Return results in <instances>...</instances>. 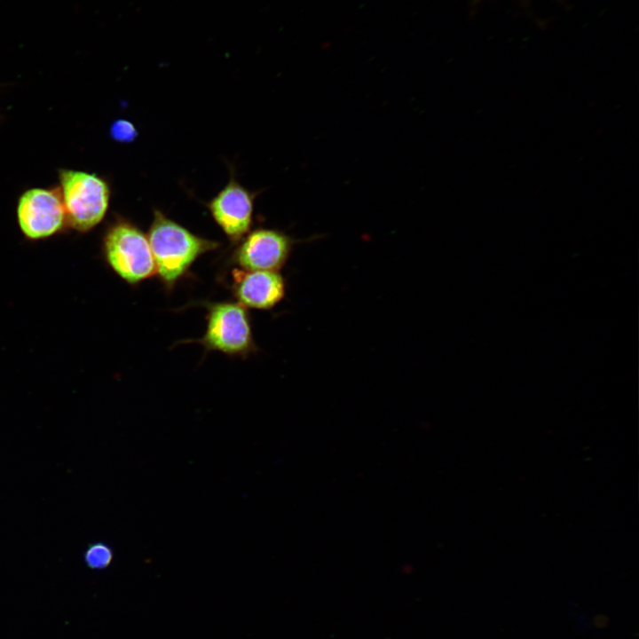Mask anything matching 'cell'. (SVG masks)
Segmentation results:
<instances>
[{"mask_svg":"<svg viewBox=\"0 0 639 639\" xmlns=\"http://www.w3.org/2000/svg\"><path fill=\"white\" fill-rule=\"evenodd\" d=\"M147 238L155 274L169 291L187 274L201 255L220 246L217 241L196 235L158 209L153 211Z\"/></svg>","mask_w":639,"mask_h":639,"instance_id":"6da1fadb","label":"cell"},{"mask_svg":"<svg viewBox=\"0 0 639 639\" xmlns=\"http://www.w3.org/2000/svg\"><path fill=\"white\" fill-rule=\"evenodd\" d=\"M107 265L130 285L155 275V264L147 235L131 220L121 216L107 226L102 239Z\"/></svg>","mask_w":639,"mask_h":639,"instance_id":"7a4b0ae2","label":"cell"},{"mask_svg":"<svg viewBox=\"0 0 639 639\" xmlns=\"http://www.w3.org/2000/svg\"><path fill=\"white\" fill-rule=\"evenodd\" d=\"M59 192L67 225L80 233L96 227L106 217L111 190L107 181L95 173L61 170Z\"/></svg>","mask_w":639,"mask_h":639,"instance_id":"3957f363","label":"cell"},{"mask_svg":"<svg viewBox=\"0 0 639 639\" xmlns=\"http://www.w3.org/2000/svg\"><path fill=\"white\" fill-rule=\"evenodd\" d=\"M206 331L193 341L207 351H217L233 357L246 358L257 351L249 313L238 302L205 303Z\"/></svg>","mask_w":639,"mask_h":639,"instance_id":"277c9868","label":"cell"},{"mask_svg":"<svg viewBox=\"0 0 639 639\" xmlns=\"http://www.w3.org/2000/svg\"><path fill=\"white\" fill-rule=\"evenodd\" d=\"M297 242L279 229L258 227L235 245L231 261L243 270L279 272Z\"/></svg>","mask_w":639,"mask_h":639,"instance_id":"5b68a950","label":"cell"},{"mask_svg":"<svg viewBox=\"0 0 639 639\" xmlns=\"http://www.w3.org/2000/svg\"><path fill=\"white\" fill-rule=\"evenodd\" d=\"M17 221L23 235L31 241L49 238L67 225L59 190L31 188L17 204Z\"/></svg>","mask_w":639,"mask_h":639,"instance_id":"8992f818","label":"cell"},{"mask_svg":"<svg viewBox=\"0 0 639 639\" xmlns=\"http://www.w3.org/2000/svg\"><path fill=\"white\" fill-rule=\"evenodd\" d=\"M259 193L243 186L232 172L227 184L206 203L211 217L233 245L250 231Z\"/></svg>","mask_w":639,"mask_h":639,"instance_id":"52a82bcc","label":"cell"},{"mask_svg":"<svg viewBox=\"0 0 639 639\" xmlns=\"http://www.w3.org/2000/svg\"><path fill=\"white\" fill-rule=\"evenodd\" d=\"M231 279V291L244 307L269 310L277 305L286 294V280L276 271L234 268Z\"/></svg>","mask_w":639,"mask_h":639,"instance_id":"ba28073f","label":"cell"},{"mask_svg":"<svg viewBox=\"0 0 639 639\" xmlns=\"http://www.w3.org/2000/svg\"><path fill=\"white\" fill-rule=\"evenodd\" d=\"M84 560L91 569L102 570L111 564L113 551L110 547L104 543H94L86 549Z\"/></svg>","mask_w":639,"mask_h":639,"instance_id":"9c48e42d","label":"cell"},{"mask_svg":"<svg viewBox=\"0 0 639 639\" xmlns=\"http://www.w3.org/2000/svg\"><path fill=\"white\" fill-rule=\"evenodd\" d=\"M109 133L114 141L120 143L133 142L138 134L134 123L126 119L114 121L110 126Z\"/></svg>","mask_w":639,"mask_h":639,"instance_id":"30bf717a","label":"cell"}]
</instances>
